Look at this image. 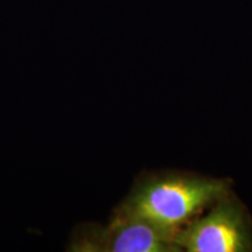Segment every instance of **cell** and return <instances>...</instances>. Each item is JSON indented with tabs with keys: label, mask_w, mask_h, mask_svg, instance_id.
Instances as JSON below:
<instances>
[{
	"label": "cell",
	"mask_w": 252,
	"mask_h": 252,
	"mask_svg": "<svg viewBox=\"0 0 252 252\" xmlns=\"http://www.w3.org/2000/svg\"><path fill=\"white\" fill-rule=\"evenodd\" d=\"M228 184L196 176H163L141 181L119 210L178 234L195 214L220 201Z\"/></svg>",
	"instance_id": "1"
},
{
	"label": "cell",
	"mask_w": 252,
	"mask_h": 252,
	"mask_svg": "<svg viewBox=\"0 0 252 252\" xmlns=\"http://www.w3.org/2000/svg\"><path fill=\"white\" fill-rule=\"evenodd\" d=\"M175 232L117 209L108 226L82 225L72 234L70 251L77 252H174Z\"/></svg>",
	"instance_id": "2"
},
{
	"label": "cell",
	"mask_w": 252,
	"mask_h": 252,
	"mask_svg": "<svg viewBox=\"0 0 252 252\" xmlns=\"http://www.w3.org/2000/svg\"><path fill=\"white\" fill-rule=\"evenodd\" d=\"M251 238L241 207L222 198L213 212L179 230L175 243L188 252H245L251 250Z\"/></svg>",
	"instance_id": "3"
}]
</instances>
